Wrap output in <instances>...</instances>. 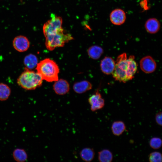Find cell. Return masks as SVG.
I'll return each instance as SVG.
<instances>
[{
  "mask_svg": "<svg viewBox=\"0 0 162 162\" xmlns=\"http://www.w3.org/2000/svg\"><path fill=\"white\" fill-rule=\"evenodd\" d=\"M113 155L112 152L108 149H104L98 152V160L100 162H111Z\"/></svg>",
  "mask_w": 162,
  "mask_h": 162,
  "instance_id": "20",
  "label": "cell"
},
{
  "mask_svg": "<svg viewBox=\"0 0 162 162\" xmlns=\"http://www.w3.org/2000/svg\"><path fill=\"white\" fill-rule=\"evenodd\" d=\"M23 63L26 67L25 68L31 70L36 67L38 63V59L35 55L30 54L25 57Z\"/></svg>",
  "mask_w": 162,
  "mask_h": 162,
  "instance_id": "15",
  "label": "cell"
},
{
  "mask_svg": "<svg viewBox=\"0 0 162 162\" xmlns=\"http://www.w3.org/2000/svg\"><path fill=\"white\" fill-rule=\"evenodd\" d=\"M44 36L46 46L50 51L57 47L63 46L66 43L73 39L70 34L65 33L64 30Z\"/></svg>",
  "mask_w": 162,
  "mask_h": 162,
  "instance_id": "3",
  "label": "cell"
},
{
  "mask_svg": "<svg viewBox=\"0 0 162 162\" xmlns=\"http://www.w3.org/2000/svg\"><path fill=\"white\" fill-rule=\"evenodd\" d=\"M30 45V42L28 38L22 35L16 37L13 41V45L14 48L20 52L27 51L29 48Z\"/></svg>",
  "mask_w": 162,
  "mask_h": 162,
  "instance_id": "8",
  "label": "cell"
},
{
  "mask_svg": "<svg viewBox=\"0 0 162 162\" xmlns=\"http://www.w3.org/2000/svg\"><path fill=\"white\" fill-rule=\"evenodd\" d=\"M128 64L126 53L117 57L114 70L112 74L113 78L120 82L125 83L130 80L128 76Z\"/></svg>",
  "mask_w": 162,
  "mask_h": 162,
  "instance_id": "4",
  "label": "cell"
},
{
  "mask_svg": "<svg viewBox=\"0 0 162 162\" xmlns=\"http://www.w3.org/2000/svg\"><path fill=\"white\" fill-rule=\"evenodd\" d=\"M128 76L130 80L134 77L137 70V64L135 60V57L133 55L130 56L128 58Z\"/></svg>",
  "mask_w": 162,
  "mask_h": 162,
  "instance_id": "14",
  "label": "cell"
},
{
  "mask_svg": "<svg viewBox=\"0 0 162 162\" xmlns=\"http://www.w3.org/2000/svg\"><path fill=\"white\" fill-rule=\"evenodd\" d=\"M43 80L37 72L25 68L17 79L18 85L26 90H33L40 86Z\"/></svg>",
  "mask_w": 162,
  "mask_h": 162,
  "instance_id": "2",
  "label": "cell"
},
{
  "mask_svg": "<svg viewBox=\"0 0 162 162\" xmlns=\"http://www.w3.org/2000/svg\"><path fill=\"white\" fill-rule=\"evenodd\" d=\"M88 100L91 106L90 109L92 112L102 109L105 105V100L98 90L91 96Z\"/></svg>",
  "mask_w": 162,
  "mask_h": 162,
  "instance_id": "6",
  "label": "cell"
},
{
  "mask_svg": "<svg viewBox=\"0 0 162 162\" xmlns=\"http://www.w3.org/2000/svg\"><path fill=\"white\" fill-rule=\"evenodd\" d=\"M162 112L159 111L156 115L155 120L156 123L159 125L162 126Z\"/></svg>",
  "mask_w": 162,
  "mask_h": 162,
  "instance_id": "24",
  "label": "cell"
},
{
  "mask_svg": "<svg viewBox=\"0 0 162 162\" xmlns=\"http://www.w3.org/2000/svg\"><path fill=\"white\" fill-rule=\"evenodd\" d=\"M115 65V62L112 58L106 56L101 61L100 66L103 73L106 75H110L113 72Z\"/></svg>",
  "mask_w": 162,
  "mask_h": 162,
  "instance_id": "10",
  "label": "cell"
},
{
  "mask_svg": "<svg viewBox=\"0 0 162 162\" xmlns=\"http://www.w3.org/2000/svg\"><path fill=\"white\" fill-rule=\"evenodd\" d=\"M11 94V89L5 84L0 83V100L5 101L9 97Z\"/></svg>",
  "mask_w": 162,
  "mask_h": 162,
  "instance_id": "21",
  "label": "cell"
},
{
  "mask_svg": "<svg viewBox=\"0 0 162 162\" xmlns=\"http://www.w3.org/2000/svg\"><path fill=\"white\" fill-rule=\"evenodd\" d=\"M50 17V19L44 24L43 27L44 36L63 30L62 18L53 14H51Z\"/></svg>",
  "mask_w": 162,
  "mask_h": 162,
  "instance_id": "5",
  "label": "cell"
},
{
  "mask_svg": "<svg viewBox=\"0 0 162 162\" xmlns=\"http://www.w3.org/2000/svg\"><path fill=\"white\" fill-rule=\"evenodd\" d=\"M53 89L57 94L63 95L69 92L70 90V85L67 81L60 79L55 81L53 85Z\"/></svg>",
  "mask_w": 162,
  "mask_h": 162,
  "instance_id": "11",
  "label": "cell"
},
{
  "mask_svg": "<svg viewBox=\"0 0 162 162\" xmlns=\"http://www.w3.org/2000/svg\"><path fill=\"white\" fill-rule=\"evenodd\" d=\"M13 156L14 159L17 162H24L28 158L27 154L23 149L17 148L13 151Z\"/></svg>",
  "mask_w": 162,
  "mask_h": 162,
  "instance_id": "19",
  "label": "cell"
},
{
  "mask_svg": "<svg viewBox=\"0 0 162 162\" xmlns=\"http://www.w3.org/2000/svg\"><path fill=\"white\" fill-rule=\"evenodd\" d=\"M92 86L91 83L87 80H83L75 83L74 84V91L78 94H82L91 89Z\"/></svg>",
  "mask_w": 162,
  "mask_h": 162,
  "instance_id": "13",
  "label": "cell"
},
{
  "mask_svg": "<svg viewBox=\"0 0 162 162\" xmlns=\"http://www.w3.org/2000/svg\"><path fill=\"white\" fill-rule=\"evenodd\" d=\"M126 128L125 123L121 121L114 122L111 127L112 134L116 136H119L122 135L125 130Z\"/></svg>",
  "mask_w": 162,
  "mask_h": 162,
  "instance_id": "16",
  "label": "cell"
},
{
  "mask_svg": "<svg viewBox=\"0 0 162 162\" xmlns=\"http://www.w3.org/2000/svg\"><path fill=\"white\" fill-rule=\"evenodd\" d=\"M148 160L150 162H161L162 154L161 153L158 152H152L149 154Z\"/></svg>",
  "mask_w": 162,
  "mask_h": 162,
  "instance_id": "23",
  "label": "cell"
},
{
  "mask_svg": "<svg viewBox=\"0 0 162 162\" xmlns=\"http://www.w3.org/2000/svg\"><path fill=\"white\" fill-rule=\"evenodd\" d=\"M145 28L146 31L151 34L158 32L160 30V23L159 20L154 18L148 19L145 24Z\"/></svg>",
  "mask_w": 162,
  "mask_h": 162,
  "instance_id": "12",
  "label": "cell"
},
{
  "mask_svg": "<svg viewBox=\"0 0 162 162\" xmlns=\"http://www.w3.org/2000/svg\"><path fill=\"white\" fill-rule=\"evenodd\" d=\"M36 69L43 80L52 82L58 80V66L54 61L49 58L44 59L38 63Z\"/></svg>",
  "mask_w": 162,
  "mask_h": 162,
  "instance_id": "1",
  "label": "cell"
},
{
  "mask_svg": "<svg viewBox=\"0 0 162 162\" xmlns=\"http://www.w3.org/2000/svg\"><path fill=\"white\" fill-rule=\"evenodd\" d=\"M87 52L88 55L91 58L98 59L102 55L104 50L101 47L97 45H94L88 49Z\"/></svg>",
  "mask_w": 162,
  "mask_h": 162,
  "instance_id": "18",
  "label": "cell"
},
{
  "mask_svg": "<svg viewBox=\"0 0 162 162\" xmlns=\"http://www.w3.org/2000/svg\"><path fill=\"white\" fill-rule=\"evenodd\" d=\"M140 64L142 70L146 74L153 73L156 68V63L150 56H146L142 58L140 61Z\"/></svg>",
  "mask_w": 162,
  "mask_h": 162,
  "instance_id": "7",
  "label": "cell"
},
{
  "mask_svg": "<svg viewBox=\"0 0 162 162\" xmlns=\"http://www.w3.org/2000/svg\"><path fill=\"white\" fill-rule=\"evenodd\" d=\"M81 158L86 162H90L94 159L95 152L93 148H86L82 149L80 153Z\"/></svg>",
  "mask_w": 162,
  "mask_h": 162,
  "instance_id": "17",
  "label": "cell"
},
{
  "mask_svg": "<svg viewBox=\"0 0 162 162\" xmlns=\"http://www.w3.org/2000/svg\"><path fill=\"white\" fill-rule=\"evenodd\" d=\"M161 139L158 137H153L151 138L149 142L150 146L152 148L157 149L160 148L162 146Z\"/></svg>",
  "mask_w": 162,
  "mask_h": 162,
  "instance_id": "22",
  "label": "cell"
},
{
  "mask_svg": "<svg viewBox=\"0 0 162 162\" xmlns=\"http://www.w3.org/2000/svg\"><path fill=\"white\" fill-rule=\"evenodd\" d=\"M110 19L111 23L115 25H120L123 24L126 19L125 12L122 9L117 8L111 12Z\"/></svg>",
  "mask_w": 162,
  "mask_h": 162,
  "instance_id": "9",
  "label": "cell"
}]
</instances>
